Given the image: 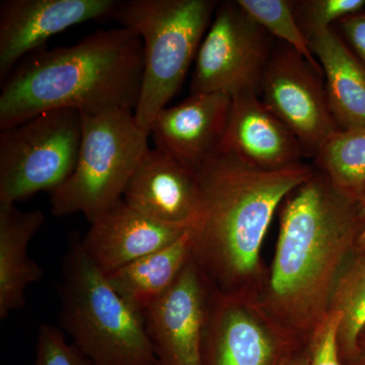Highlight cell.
<instances>
[{"label": "cell", "mask_w": 365, "mask_h": 365, "mask_svg": "<svg viewBox=\"0 0 365 365\" xmlns=\"http://www.w3.org/2000/svg\"><path fill=\"white\" fill-rule=\"evenodd\" d=\"M281 207L275 254L258 299L292 339L306 345L357 248L364 209L359 197L341 191L316 168Z\"/></svg>", "instance_id": "cell-1"}, {"label": "cell", "mask_w": 365, "mask_h": 365, "mask_svg": "<svg viewBox=\"0 0 365 365\" xmlns=\"http://www.w3.org/2000/svg\"><path fill=\"white\" fill-rule=\"evenodd\" d=\"M314 172L304 163L260 170L222 150L196 168L198 203L189 227L192 260L216 290L259 297L268 272L262 245L273 216Z\"/></svg>", "instance_id": "cell-2"}, {"label": "cell", "mask_w": 365, "mask_h": 365, "mask_svg": "<svg viewBox=\"0 0 365 365\" xmlns=\"http://www.w3.org/2000/svg\"><path fill=\"white\" fill-rule=\"evenodd\" d=\"M143 78V40L124 26L97 31L68 47L42 48L2 81L0 129L52 110L134 112Z\"/></svg>", "instance_id": "cell-3"}, {"label": "cell", "mask_w": 365, "mask_h": 365, "mask_svg": "<svg viewBox=\"0 0 365 365\" xmlns=\"http://www.w3.org/2000/svg\"><path fill=\"white\" fill-rule=\"evenodd\" d=\"M59 323L93 365H158L143 314L114 289L74 235L62 264Z\"/></svg>", "instance_id": "cell-4"}, {"label": "cell", "mask_w": 365, "mask_h": 365, "mask_svg": "<svg viewBox=\"0 0 365 365\" xmlns=\"http://www.w3.org/2000/svg\"><path fill=\"white\" fill-rule=\"evenodd\" d=\"M215 0L121 1L114 19L135 31L143 44V78L134 111L150 132L155 118L180 91L212 21Z\"/></svg>", "instance_id": "cell-5"}, {"label": "cell", "mask_w": 365, "mask_h": 365, "mask_svg": "<svg viewBox=\"0 0 365 365\" xmlns=\"http://www.w3.org/2000/svg\"><path fill=\"white\" fill-rule=\"evenodd\" d=\"M83 135L76 169L51 193V213H81L91 222L120 201L148 148L134 112L81 113Z\"/></svg>", "instance_id": "cell-6"}, {"label": "cell", "mask_w": 365, "mask_h": 365, "mask_svg": "<svg viewBox=\"0 0 365 365\" xmlns=\"http://www.w3.org/2000/svg\"><path fill=\"white\" fill-rule=\"evenodd\" d=\"M81 135V113L74 109L41 113L1 130L0 203L59 188L76 169Z\"/></svg>", "instance_id": "cell-7"}, {"label": "cell", "mask_w": 365, "mask_h": 365, "mask_svg": "<svg viewBox=\"0 0 365 365\" xmlns=\"http://www.w3.org/2000/svg\"><path fill=\"white\" fill-rule=\"evenodd\" d=\"M195 59L191 95L260 93L271 36L237 1H220Z\"/></svg>", "instance_id": "cell-8"}, {"label": "cell", "mask_w": 365, "mask_h": 365, "mask_svg": "<svg viewBox=\"0 0 365 365\" xmlns=\"http://www.w3.org/2000/svg\"><path fill=\"white\" fill-rule=\"evenodd\" d=\"M299 344L257 297L225 294L211 285L204 365H280Z\"/></svg>", "instance_id": "cell-9"}, {"label": "cell", "mask_w": 365, "mask_h": 365, "mask_svg": "<svg viewBox=\"0 0 365 365\" xmlns=\"http://www.w3.org/2000/svg\"><path fill=\"white\" fill-rule=\"evenodd\" d=\"M323 74L294 48L273 50L261 81L266 106L314 155L340 130L327 97Z\"/></svg>", "instance_id": "cell-10"}, {"label": "cell", "mask_w": 365, "mask_h": 365, "mask_svg": "<svg viewBox=\"0 0 365 365\" xmlns=\"http://www.w3.org/2000/svg\"><path fill=\"white\" fill-rule=\"evenodd\" d=\"M211 284L192 260L162 299L143 314L158 365H204Z\"/></svg>", "instance_id": "cell-11"}, {"label": "cell", "mask_w": 365, "mask_h": 365, "mask_svg": "<svg viewBox=\"0 0 365 365\" xmlns=\"http://www.w3.org/2000/svg\"><path fill=\"white\" fill-rule=\"evenodd\" d=\"M117 0H1L0 79L49 38L78 24L114 18Z\"/></svg>", "instance_id": "cell-12"}, {"label": "cell", "mask_w": 365, "mask_h": 365, "mask_svg": "<svg viewBox=\"0 0 365 365\" xmlns=\"http://www.w3.org/2000/svg\"><path fill=\"white\" fill-rule=\"evenodd\" d=\"M218 150L230 151L264 170H279L302 163L306 155L292 131L255 91L232 98L225 135Z\"/></svg>", "instance_id": "cell-13"}, {"label": "cell", "mask_w": 365, "mask_h": 365, "mask_svg": "<svg viewBox=\"0 0 365 365\" xmlns=\"http://www.w3.org/2000/svg\"><path fill=\"white\" fill-rule=\"evenodd\" d=\"M232 97L223 93L190 95L181 104L165 108L150 134L155 148L195 170L220 148Z\"/></svg>", "instance_id": "cell-14"}, {"label": "cell", "mask_w": 365, "mask_h": 365, "mask_svg": "<svg viewBox=\"0 0 365 365\" xmlns=\"http://www.w3.org/2000/svg\"><path fill=\"white\" fill-rule=\"evenodd\" d=\"M188 230L151 220L121 200L91 222L81 246L98 270L109 275L169 246Z\"/></svg>", "instance_id": "cell-15"}, {"label": "cell", "mask_w": 365, "mask_h": 365, "mask_svg": "<svg viewBox=\"0 0 365 365\" xmlns=\"http://www.w3.org/2000/svg\"><path fill=\"white\" fill-rule=\"evenodd\" d=\"M123 200L151 220L189 228L198 203L195 170L150 148L132 175Z\"/></svg>", "instance_id": "cell-16"}, {"label": "cell", "mask_w": 365, "mask_h": 365, "mask_svg": "<svg viewBox=\"0 0 365 365\" xmlns=\"http://www.w3.org/2000/svg\"><path fill=\"white\" fill-rule=\"evenodd\" d=\"M46 220L40 210L23 211L0 203V319L26 306V288L42 279L40 266L29 256V245Z\"/></svg>", "instance_id": "cell-17"}, {"label": "cell", "mask_w": 365, "mask_h": 365, "mask_svg": "<svg viewBox=\"0 0 365 365\" xmlns=\"http://www.w3.org/2000/svg\"><path fill=\"white\" fill-rule=\"evenodd\" d=\"M326 76L329 106L340 130L365 129V66L334 29L309 40Z\"/></svg>", "instance_id": "cell-18"}, {"label": "cell", "mask_w": 365, "mask_h": 365, "mask_svg": "<svg viewBox=\"0 0 365 365\" xmlns=\"http://www.w3.org/2000/svg\"><path fill=\"white\" fill-rule=\"evenodd\" d=\"M191 259L188 230L169 246L146 255L106 277L118 294L143 314L169 292Z\"/></svg>", "instance_id": "cell-19"}, {"label": "cell", "mask_w": 365, "mask_h": 365, "mask_svg": "<svg viewBox=\"0 0 365 365\" xmlns=\"http://www.w3.org/2000/svg\"><path fill=\"white\" fill-rule=\"evenodd\" d=\"M329 311L341 314L338 342L346 364L365 332V251L355 250L334 287Z\"/></svg>", "instance_id": "cell-20"}, {"label": "cell", "mask_w": 365, "mask_h": 365, "mask_svg": "<svg viewBox=\"0 0 365 365\" xmlns=\"http://www.w3.org/2000/svg\"><path fill=\"white\" fill-rule=\"evenodd\" d=\"M321 170L341 191L359 197L365 188V129L339 130L314 155Z\"/></svg>", "instance_id": "cell-21"}, {"label": "cell", "mask_w": 365, "mask_h": 365, "mask_svg": "<svg viewBox=\"0 0 365 365\" xmlns=\"http://www.w3.org/2000/svg\"><path fill=\"white\" fill-rule=\"evenodd\" d=\"M239 6L270 36L294 48L323 74V69L309 49V41L300 30L292 0H237ZM324 76V74H323Z\"/></svg>", "instance_id": "cell-22"}, {"label": "cell", "mask_w": 365, "mask_h": 365, "mask_svg": "<svg viewBox=\"0 0 365 365\" xmlns=\"http://www.w3.org/2000/svg\"><path fill=\"white\" fill-rule=\"evenodd\" d=\"M365 0H299L294 14L307 41L332 29L346 16L364 11Z\"/></svg>", "instance_id": "cell-23"}, {"label": "cell", "mask_w": 365, "mask_h": 365, "mask_svg": "<svg viewBox=\"0 0 365 365\" xmlns=\"http://www.w3.org/2000/svg\"><path fill=\"white\" fill-rule=\"evenodd\" d=\"M32 365H93L78 348L66 340L57 327L43 324L38 331Z\"/></svg>", "instance_id": "cell-24"}, {"label": "cell", "mask_w": 365, "mask_h": 365, "mask_svg": "<svg viewBox=\"0 0 365 365\" xmlns=\"http://www.w3.org/2000/svg\"><path fill=\"white\" fill-rule=\"evenodd\" d=\"M341 314L329 311L306 343L309 365H344L341 359L339 328Z\"/></svg>", "instance_id": "cell-25"}, {"label": "cell", "mask_w": 365, "mask_h": 365, "mask_svg": "<svg viewBox=\"0 0 365 365\" xmlns=\"http://www.w3.org/2000/svg\"><path fill=\"white\" fill-rule=\"evenodd\" d=\"M337 24L340 35L365 66V11L346 16Z\"/></svg>", "instance_id": "cell-26"}, {"label": "cell", "mask_w": 365, "mask_h": 365, "mask_svg": "<svg viewBox=\"0 0 365 365\" xmlns=\"http://www.w3.org/2000/svg\"><path fill=\"white\" fill-rule=\"evenodd\" d=\"M280 365H309L306 345L299 346L292 350Z\"/></svg>", "instance_id": "cell-27"}, {"label": "cell", "mask_w": 365, "mask_h": 365, "mask_svg": "<svg viewBox=\"0 0 365 365\" xmlns=\"http://www.w3.org/2000/svg\"><path fill=\"white\" fill-rule=\"evenodd\" d=\"M344 365H365V332L360 338L356 352Z\"/></svg>", "instance_id": "cell-28"}, {"label": "cell", "mask_w": 365, "mask_h": 365, "mask_svg": "<svg viewBox=\"0 0 365 365\" xmlns=\"http://www.w3.org/2000/svg\"><path fill=\"white\" fill-rule=\"evenodd\" d=\"M360 199H361L362 205H364V213H365V188L364 192H362L361 196H360ZM357 250H361V251H365V223L364 230H362L361 234L359 235V242H357Z\"/></svg>", "instance_id": "cell-29"}]
</instances>
